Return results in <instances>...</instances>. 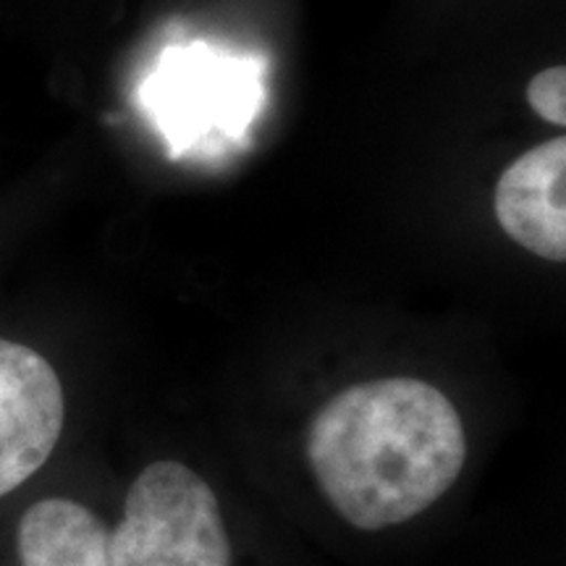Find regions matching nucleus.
<instances>
[{"mask_svg": "<svg viewBox=\"0 0 566 566\" xmlns=\"http://www.w3.org/2000/svg\"><path fill=\"white\" fill-rule=\"evenodd\" d=\"M321 499L357 533H384L433 509L470 459L464 417L443 388L384 375L338 388L304 428Z\"/></svg>", "mask_w": 566, "mask_h": 566, "instance_id": "obj_1", "label": "nucleus"}, {"mask_svg": "<svg viewBox=\"0 0 566 566\" xmlns=\"http://www.w3.org/2000/svg\"><path fill=\"white\" fill-rule=\"evenodd\" d=\"M221 495L179 459L150 462L132 480L111 527V566H237Z\"/></svg>", "mask_w": 566, "mask_h": 566, "instance_id": "obj_2", "label": "nucleus"}, {"mask_svg": "<svg viewBox=\"0 0 566 566\" xmlns=\"http://www.w3.org/2000/svg\"><path fill=\"white\" fill-rule=\"evenodd\" d=\"M63 422L66 396L53 365L30 346L0 338V499L45 467Z\"/></svg>", "mask_w": 566, "mask_h": 566, "instance_id": "obj_3", "label": "nucleus"}, {"mask_svg": "<svg viewBox=\"0 0 566 566\" xmlns=\"http://www.w3.org/2000/svg\"><path fill=\"white\" fill-rule=\"evenodd\" d=\"M566 139L533 147L501 174L493 192L495 221L522 250L548 260H566Z\"/></svg>", "mask_w": 566, "mask_h": 566, "instance_id": "obj_4", "label": "nucleus"}, {"mask_svg": "<svg viewBox=\"0 0 566 566\" xmlns=\"http://www.w3.org/2000/svg\"><path fill=\"white\" fill-rule=\"evenodd\" d=\"M21 566H111V527L80 501L42 499L21 514Z\"/></svg>", "mask_w": 566, "mask_h": 566, "instance_id": "obj_5", "label": "nucleus"}, {"mask_svg": "<svg viewBox=\"0 0 566 566\" xmlns=\"http://www.w3.org/2000/svg\"><path fill=\"white\" fill-rule=\"evenodd\" d=\"M527 103L543 122L566 126V69L551 66L527 84Z\"/></svg>", "mask_w": 566, "mask_h": 566, "instance_id": "obj_6", "label": "nucleus"}]
</instances>
